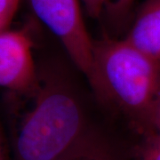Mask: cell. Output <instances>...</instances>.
<instances>
[{"mask_svg": "<svg viewBox=\"0 0 160 160\" xmlns=\"http://www.w3.org/2000/svg\"><path fill=\"white\" fill-rule=\"evenodd\" d=\"M34 102L13 138L14 160H55L89 131L84 110L70 86L57 76H41Z\"/></svg>", "mask_w": 160, "mask_h": 160, "instance_id": "cell-1", "label": "cell"}, {"mask_svg": "<svg viewBox=\"0 0 160 160\" xmlns=\"http://www.w3.org/2000/svg\"><path fill=\"white\" fill-rule=\"evenodd\" d=\"M90 84L101 97L142 126L160 88V62L126 39L93 41Z\"/></svg>", "mask_w": 160, "mask_h": 160, "instance_id": "cell-2", "label": "cell"}, {"mask_svg": "<svg viewBox=\"0 0 160 160\" xmlns=\"http://www.w3.org/2000/svg\"><path fill=\"white\" fill-rule=\"evenodd\" d=\"M37 17L57 37L77 68L91 80L93 41L80 9L79 0H30Z\"/></svg>", "mask_w": 160, "mask_h": 160, "instance_id": "cell-3", "label": "cell"}, {"mask_svg": "<svg viewBox=\"0 0 160 160\" xmlns=\"http://www.w3.org/2000/svg\"><path fill=\"white\" fill-rule=\"evenodd\" d=\"M33 43L24 30L0 31V86L31 94L38 82L32 54Z\"/></svg>", "mask_w": 160, "mask_h": 160, "instance_id": "cell-4", "label": "cell"}, {"mask_svg": "<svg viewBox=\"0 0 160 160\" xmlns=\"http://www.w3.org/2000/svg\"><path fill=\"white\" fill-rule=\"evenodd\" d=\"M125 39L147 56L160 62V0H145Z\"/></svg>", "mask_w": 160, "mask_h": 160, "instance_id": "cell-5", "label": "cell"}, {"mask_svg": "<svg viewBox=\"0 0 160 160\" xmlns=\"http://www.w3.org/2000/svg\"><path fill=\"white\" fill-rule=\"evenodd\" d=\"M55 160H126L114 143L89 129L78 142Z\"/></svg>", "mask_w": 160, "mask_h": 160, "instance_id": "cell-6", "label": "cell"}, {"mask_svg": "<svg viewBox=\"0 0 160 160\" xmlns=\"http://www.w3.org/2000/svg\"><path fill=\"white\" fill-rule=\"evenodd\" d=\"M142 136L134 160H160V132H144Z\"/></svg>", "mask_w": 160, "mask_h": 160, "instance_id": "cell-7", "label": "cell"}, {"mask_svg": "<svg viewBox=\"0 0 160 160\" xmlns=\"http://www.w3.org/2000/svg\"><path fill=\"white\" fill-rule=\"evenodd\" d=\"M152 131L160 132V88L147 115V118L139 132L141 134H142L144 132Z\"/></svg>", "mask_w": 160, "mask_h": 160, "instance_id": "cell-8", "label": "cell"}, {"mask_svg": "<svg viewBox=\"0 0 160 160\" xmlns=\"http://www.w3.org/2000/svg\"><path fill=\"white\" fill-rule=\"evenodd\" d=\"M134 0H108L106 7L112 17L116 20H123L130 11Z\"/></svg>", "mask_w": 160, "mask_h": 160, "instance_id": "cell-9", "label": "cell"}, {"mask_svg": "<svg viewBox=\"0 0 160 160\" xmlns=\"http://www.w3.org/2000/svg\"><path fill=\"white\" fill-rule=\"evenodd\" d=\"M20 0H0V22L7 26L17 10Z\"/></svg>", "mask_w": 160, "mask_h": 160, "instance_id": "cell-10", "label": "cell"}, {"mask_svg": "<svg viewBox=\"0 0 160 160\" xmlns=\"http://www.w3.org/2000/svg\"><path fill=\"white\" fill-rule=\"evenodd\" d=\"M88 14L92 18H98L107 6L108 0H82Z\"/></svg>", "mask_w": 160, "mask_h": 160, "instance_id": "cell-11", "label": "cell"}, {"mask_svg": "<svg viewBox=\"0 0 160 160\" xmlns=\"http://www.w3.org/2000/svg\"><path fill=\"white\" fill-rule=\"evenodd\" d=\"M0 160H6V151H5V147H4V141H3L1 130H0Z\"/></svg>", "mask_w": 160, "mask_h": 160, "instance_id": "cell-12", "label": "cell"}, {"mask_svg": "<svg viewBox=\"0 0 160 160\" xmlns=\"http://www.w3.org/2000/svg\"><path fill=\"white\" fill-rule=\"evenodd\" d=\"M7 28V25L5 24V23H3L2 22H0V31L1 30H3V29H5Z\"/></svg>", "mask_w": 160, "mask_h": 160, "instance_id": "cell-13", "label": "cell"}]
</instances>
